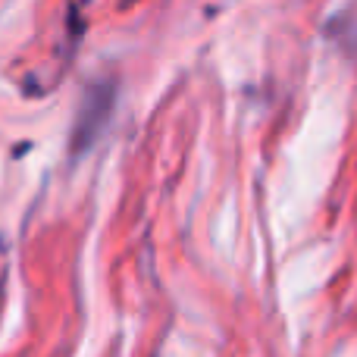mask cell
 <instances>
[{
	"instance_id": "1",
	"label": "cell",
	"mask_w": 357,
	"mask_h": 357,
	"mask_svg": "<svg viewBox=\"0 0 357 357\" xmlns=\"http://www.w3.org/2000/svg\"><path fill=\"white\" fill-rule=\"evenodd\" d=\"M113 110V85H91L82 100L79 119L73 126V154H82L94 144V138L100 135L104 123L110 119Z\"/></svg>"
}]
</instances>
